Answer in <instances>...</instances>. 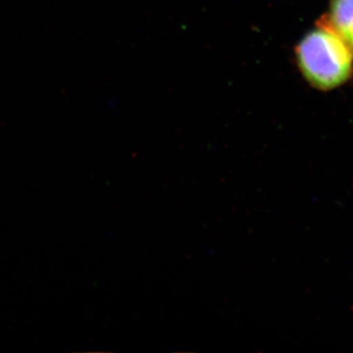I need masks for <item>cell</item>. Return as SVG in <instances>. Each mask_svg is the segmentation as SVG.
<instances>
[{
	"instance_id": "cell-1",
	"label": "cell",
	"mask_w": 353,
	"mask_h": 353,
	"mask_svg": "<svg viewBox=\"0 0 353 353\" xmlns=\"http://www.w3.org/2000/svg\"><path fill=\"white\" fill-rule=\"evenodd\" d=\"M296 57L301 74L318 90L341 87L352 76L353 50L327 25L303 37Z\"/></svg>"
},
{
	"instance_id": "cell-2",
	"label": "cell",
	"mask_w": 353,
	"mask_h": 353,
	"mask_svg": "<svg viewBox=\"0 0 353 353\" xmlns=\"http://www.w3.org/2000/svg\"><path fill=\"white\" fill-rule=\"evenodd\" d=\"M324 24L353 50V0H330L328 17Z\"/></svg>"
}]
</instances>
